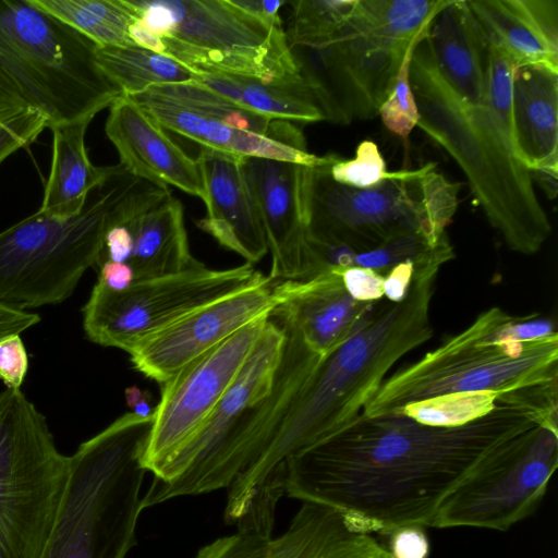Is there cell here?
I'll return each instance as SVG.
<instances>
[{
    "label": "cell",
    "instance_id": "cell-1",
    "mask_svg": "<svg viewBox=\"0 0 558 558\" xmlns=\"http://www.w3.org/2000/svg\"><path fill=\"white\" fill-rule=\"evenodd\" d=\"M535 426L541 425L525 411L499 401L486 415L458 426L361 413L287 458L284 494L331 508L372 534L429 527L463 480L507 441Z\"/></svg>",
    "mask_w": 558,
    "mask_h": 558
},
{
    "label": "cell",
    "instance_id": "cell-2",
    "mask_svg": "<svg viewBox=\"0 0 558 558\" xmlns=\"http://www.w3.org/2000/svg\"><path fill=\"white\" fill-rule=\"evenodd\" d=\"M453 257L446 239L415 265L402 301L383 298L368 306L349 336L323 357L263 454L235 480L240 495L257 497L278 490L288 457L354 421L392 366L432 338L436 279Z\"/></svg>",
    "mask_w": 558,
    "mask_h": 558
},
{
    "label": "cell",
    "instance_id": "cell-3",
    "mask_svg": "<svg viewBox=\"0 0 558 558\" xmlns=\"http://www.w3.org/2000/svg\"><path fill=\"white\" fill-rule=\"evenodd\" d=\"M323 357L270 314L235 379L197 436L142 497L143 508L228 488L263 454Z\"/></svg>",
    "mask_w": 558,
    "mask_h": 558
},
{
    "label": "cell",
    "instance_id": "cell-4",
    "mask_svg": "<svg viewBox=\"0 0 558 558\" xmlns=\"http://www.w3.org/2000/svg\"><path fill=\"white\" fill-rule=\"evenodd\" d=\"M417 105V126L442 147L465 174L487 220L509 250L534 255L551 234L550 221L530 171L485 105L460 96L442 77L427 36L413 49L409 73Z\"/></svg>",
    "mask_w": 558,
    "mask_h": 558
},
{
    "label": "cell",
    "instance_id": "cell-5",
    "mask_svg": "<svg viewBox=\"0 0 558 558\" xmlns=\"http://www.w3.org/2000/svg\"><path fill=\"white\" fill-rule=\"evenodd\" d=\"M448 0H359L349 22L317 45L289 44L299 75L324 120L378 116L407 54Z\"/></svg>",
    "mask_w": 558,
    "mask_h": 558
},
{
    "label": "cell",
    "instance_id": "cell-6",
    "mask_svg": "<svg viewBox=\"0 0 558 558\" xmlns=\"http://www.w3.org/2000/svg\"><path fill=\"white\" fill-rule=\"evenodd\" d=\"M154 415L124 413L70 456L65 488L40 558H125L136 545Z\"/></svg>",
    "mask_w": 558,
    "mask_h": 558
},
{
    "label": "cell",
    "instance_id": "cell-7",
    "mask_svg": "<svg viewBox=\"0 0 558 558\" xmlns=\"http://www.w3.org/2000/svg\"><path fill=\"white\" fill-rule=\"evenodd\" d=\"M96 47L29 0H0V112L31 109L49 129L94 119L123 95Z\"/></svg>",
    "mask_w": 558,
    "mask_h": 558
},
{
    "label": "cell",
    "instance_id": "cell-8",
    "mask_svg": "<svg viewBox=\"0 0 558 558\" xmlns=\"http://www.w3.org/2000/svg\"><path fill=\"white\" fill-rule=\"evenodd\" d=\"M512 316L498 306L480 313L463 330L386 377L362 413L388 415L459 393L490 392L499 399L558 381V333L536 341L513 340L507 333Z\"/></svg>",
    "mask_w": 558,
    "mask_h": 558
},
{
    "label": "cell",
    "instance_id": "cell-9",
    "mask_svg": "<svg viewBox=\"0 0 558 558\" xmlns=\"http://www.w3.org/2000/svg\"><path fill=\"white\" fill-rule=\"evenodd\" d=\"M337 156L328 154L323 163L302 167L307 239L362 252L408 233H423L434 244L446 235L461 184L437 172L434 162L389 172L374 187L354 189L332 180L329 170Z\"/></svg>",
    "mask_w": 558,
    "mask_h": 558
},
{
    "label": "cell",
    "instance_id": "cell-10",
    "mask_svg": "<svg viewBox=\"0 0 558 558\" xmlns=\"http://www.w3.org/2000/svg\"><path fill=\"white\" fill-rule=\"evenodd\" d=\"M141 181L117 165L81 214L57 218L38 210L0 232V305L28 311L66 300L96 266L106 230Z\"/></svg>",
    "mask_w": 558,
    "mask_h": 558
},
{
    "label": "cell",
    "instance_id": "cell-11",
    "mask_svg": "<svg viewBox=\"0 0 558 558\" xmlns=\"http://www.w3.org/2000/svg\"><path fill=\"white\" fill-rule=\"evenodd\" d=\"M158 35L163 53L199 72L272 84L302 82L282 24L266 23L231 0H130Z\"/></svg>",
    "mask_w": 558,
    "mask_h": 558
},
{
    "label": "cell",
    "instance_id": "cell-12",
    "mask_svg": "<svg viewBox=\"0 0 558 558\" xmlns=\"http://www.w3.org/2000/svg\"><path fill=\"white\" fill-rule=\"evenodd\" d=\"M70 456L21 389L0 393V558H40L65 488Z\"/></svg>",
    "mask_w": 558,
    "mask_h": 558
},
{
    "label": "cell",
    "instance_id": "cell-13",
    "mask_svg": "<svg viewBox=\"0 0 558 558\" xmlns=\"http://www.w3.org/2000/svg\"><path fill=\"white\" fill-rule=\"evenodd\" d=\"M163 130L201 147L235 158H262L314 167L322 157L306 148L302 131L291 121L250 111L198 83L154 86L128 96Z\"/></svg>",
    "mask_w": 558,
    "mask_h": 558
},
{
    "label": "cell",
    "instance_id": "cell-14",
    "mask_svg": "<svg viewBox=\"0 0 558 558\" xmlns=\"http://www.w3.org/2000/svg\"><path fill=\"white\" fill-rule=\"evenodd\" d=\"M265 278L250 263L227 269L199 263L178 274L136 280L122 291L96 282L82 308L84 331L96 344L129 352L194 308Z\"/></svg>",
    "mask_w": 558,
    "mask_h": 558
},
{
    "label": "cell",
    "instance_id": "cell-15",
    "mask_svg": "<svg viewBox=\"0 0 558 558\" xmlns=\"http://www.w3.org/2000/svg\"><path fill=\"white\" fill-rule=\"evenodd\" d=\"M558 466V429L535 426L488 457L445 499L429 527L507 532L530 517Z\"/></svg>",
    "mask_w": 558,
    "mask_h": 558
},
{
    "label": "cell",
    "instance_id": "cell-16",
    "mask_svg": "<svg viewBox=\"0 0 558 558\" xmlns=\"http://www.w3.org/2000/svg\"><path fill=\"white\" fill-rule=\"evenodd\" d=\"M268 316L246 325L160 385L143 460L154 478H161L201 432L248 357Z\"/></svg>",
    "mask_w": 558,
    "mask_h": 558
},
{
    "label": "cell",
    "instance_id": "cell-17",
    "mask_svg": "<svg viewBox=\"0 0 558 558\" xmlns=\"http://www.w3.org/2000/svg\"><path fill=\"white\" fill-rule=\"evenodd\" d=\"M284 296L286 280L266 276L146 336L128 352L131 363L138 373L162 385L246 325L270 315Z\"/></svg>",
    "mask_w": 558,
    "mask_h": 558
},
{
    "label": "cell",
    "instance_id": "cell-18",
    "mask_svg": "<svg viewBox=\"0 0 558 558\" xmlns=\"http://www.w3.org/2000/svg\"><path fill=\"white\" fill-rule=\"evenodd\" d=\"M206 558H392L373 534L338 511L305 502L279 535L239 532L220 537Z\"/></svg>",
    "mask_w": 558,
    "mask_h": 558
},
{
    "label": "cell",
    "instance_id": "cell-19",
    "mask_svg": "<svg viewBox=\"0 0 558 558\" xmlns=\"http://www.w3.org/2000/svg\"><path fill=\"white\" fill-rule=\"evenodd\" d=\"M300 165L242 158L241 168L271 255L274 280H310L317 276L301 203Z\"/></svg>",
    "mask_w": 558,
    "mask_h": 558
},
{
    "label": "cell",
    "instance_id": "cell-20",
    "mask_svg": "<svg viewBox=\"0 0 558 558\" xmlns=\"http://www.w3.org/2000/svg\"><path fill=\"white\" fill-rule=\"evenodd\" d=\"M105 131L128 172L153 184L174 186L207 204L203 173L154 119L128 96L110 105Z\"/></svg>",
    "mask_w": 558,
    "mask_h": 558
},
{
    "label": "cell",
    "instance_id": "cell-21",
    "mask_svg": "<svg viewBox=\"0 0 558 558\" xmlns=\"http://www.w3.org/2000/svg\"><path fill=\"white\" fill-rule=\"evenodd\" d=\"M196 159L208 197L207 215L197 221L198 228L246 263L259 262L268 244L241 159L204 147Z\"/></svg>",
    "mask_w": 558,
    "mask_h": 558
},
{
    "label": "cell",
    "instance_id": "cell-22",
    "mask_svg": "<svg viewBox=\"0 0 558 558\" xmlns=\"http://www.w3.org/2000/svg\"><path fill=\"white\" fill-rule=\"evenodd\" d=\"M488 45L515 66L541 64L558 70L557 0H468Z\"/></svg>",
    "mask_w": 558,
    "mask_h": 558
},
{
    "label": "cell",
    "instance_id": "cell-23",
    "mask_svg": "<svg viewBox=\"0 0 558 558\" xmlns=\"http://www.w3.org/2000/svg\"><path fill=\"white\" fill-rule=\"evenodd\" d=\"M341 272L327 270L310 280H286L284 300L271 312L292 324L322 357L349 336L372 304L348 293Z\"/></svg>",
    "mask_w": 558,
    "mask_h": 558
},
{
    "label": "cell",
    "instance_id": "cell-24",
    "mask_svg": "<svg viewBox=\"0 0 558 558\" xmlns=\"http://www.w3.org/2000/svg\"><path fill=\"white\" fill-rule=\"evenodd\" d=\"M512 148L529 171L558 173V70L541 64L515 68Z\"/></svg>",
    "mask_w": 558,
    "mask_h": 558
},
{
    "label": "cell",
    "instance_id": "cell-25",
    "mask_svg": "<svg viewBox=\"0 0 558 558\" xmlns=\"http://www.w3.org/2000/svg\"><path fill=\"white\" fill-rule=\"evenodd\" d=\"M427 40L446 82L468 101L484 104L488 43L468 0H448L435 15Z\"/></svg>",
    "mask_w": 558,
    "mask_h": 558
},
{
    "label": "cell",
    "instance_id": "cell-26",
    "mask_svg": "<svg viewBox=\"0 0 558 558\" xmlns=\"http://www.w3.org/2000/svg\"><path fill=\"white\" fill-rule=\"evenodd\" d=\"M124 222L133 238L129 265L135 281L178 274L201 263L190 251L183 205L172 194Z\"/></svg>",
    "mask_w": 558,
    "mask_h": 558
},
{
    "label": "cell",
    "instance_id": "cell-27",
    "mask_svg": "<svg viewBox=\"0 0 558 558\" xmlns=\"http://www.w3.org/2000/svg\"><path fill=\"white\" fill-rule=\"evenodd\" d=\"M92 120L51 128L52 158L39 211L57 218L81 214L89 194L112 173L114 166L97 167L89 160L85 135Z\"/></svg>",
    "mask_w": 558,
    "mask_h": 558
},
{
    "label": "cell",
    "instance_id": "cell-28",
    "mask_svg": "<svg viewBox=\"0 0 558 558\" xmlns=\"http://www.w3.org/2000/svg\"><path fill=\"white\" fill-rule=\"evenodd\" d=\"M195 83L266 118L303 123L324 120L303 82L272 84L228 73L199 72Z\"/></svg>",
    "mask_w": 558,
    "mask_h": 558
},
{
    "label": "cell",
    "instance_id": "cell-29",
    "mask_svg": "<svg viewBox=\"0 0 558 558\" xmlns=\"http://www.w3.org/2000/svg\"><path fill=\"white\" fill-rule=\"evenodd\" d=\"M96 62L124 96L141 94L154 86L195 83L199 72L165 53L136 45L96 47Z\"/></svg>",
    "mask_w": 558,
    "mask_h": 558
},
{
    "label": "cell",
    "instance_id": "cell-30",
    "mask_svg": "<svg viewBox=\"0 0 558 558\" xmlns=\"http://www.w3.org/2000/svg\"><path fill=\"white\" fill-rule=\"evenodd\" d=\"M86 36L98 47L134 46L131 25L138 16L130 0H29Z\"/></svg>",
    "mask_w": 558,
    "mask_h": 558
},
{
    "label": "cell",
    "instance_id": "cell-31",
    "mask_svg": "<svg viewBox=\"0 0 558 558\" xmlns=\"http://www.w3.org/2000/svg\"><path fill=\"white\" fill-rule=\"evenodd\" d=\"M288 3L291 7L286 31L289 44L317 45L341 31L359 0H295Z\"/></svg>",
    "mask_w": 558,
    "mask_h": 558
},
{
    "label": "cell",
    "instance_id": "cell-32",
    "mask_svg": "<svg viewBox=\"0 0 558 558\" xmlns=\"http://www.w3.org/2000/svg\"><path fill=\"white\" fill-rule=\"evenodd\" d=\"M498 396L490 392L459 393L409 404L392 414L435 426H458L493 411Z\"/></svg>",
    "mask_w": 558,
    "mask_h": 558
},
{
    "label": "cell",
    "instance_id": "cell-33",
    "mask_svg": "<svg viewBox=\"0 0 558 558\" xmlns=\"http://www.w3.org/2000/svg\"><path fill=\"white\" fill-rule=\"evenodd\" d=\"M515 64L498 47L488 45L484 104L512 145V89ZM513 149V148H512Z\"/></svg>",
    "mask_w": 558,
    "mask_h": 558
},
{
    "label": "cell",
    "instance_id": "cell-34",
    "mask_svg": "<svg viewBox=\"0 0 558 558\" xmlns=\"http://www.w3.org/2000/svg\"><path fill=\"white\" fill-rule=\"evenodd\" d=\"M441 239L434 244L420 232L403 234L372 250L356 252L353 256V266L384 275L404 262L417 264L434 251Z\"/></svg>",
    "mask_w": 558,
    "mask_h": 558
},
{
    "label": "cell",
    "instance_id": "cell-35",
    "mask_svg": "<svg viewBox=\"0 0 558 558\" xmlns=\"http://www.w3.org/2000/svg\"><path fill=\"white\" fill-rule=\"evenodd\" d=\"M329 172L337 183L354 189L374 187L389 174L378 146L371 140L357 145L354 159L337 156Z\"/></svg>",
    "mask_w": 558,
    "mask_h": 558
},
{
    "label": "cell",
    "instance_id": "cell-36",
    "mask_svg": "<svg viewBox=\"0 0 558 558\" xmlns=\"http://www.w3.org/2000/svg\"><path fill=\"white\" fill-rule=\"evenodd\" d=\"M412 52L413 50L404 58L395 84L378 112L384 125L403 140H407L413 129L417 126L420 120L417 105L409 80Z\"/></svg>",
    "mask_w": 558,
    "mask_h": 558
},
{
    "label": "cell",
    "instance_id": "cell-37",
    "mask_svg": "<svg viewBox=\"0 0 558 558\" xmlns=\"http://www.w3.org/2000/svg\"><path fill=\"white\" fill-rule=\"evenodd\" d=\"M46 128V120L34 110L0 112V163L19 149L28 147Z\"/></svg>",
    "mask_w": 558,
    "mask_h": 558
},
{
    "label": "cell",
    "instance_id": "cell-38",
    "mask_svg": "<svg viewBox=\"0 0 558 558\" xmlns=\"http://www.w3.org/2000/svg\"><path fill=\"white\" fill-rule=\"evenodd\" d=\"M28 371V355L19 333L0 338V380L11 389H20Z\"/></svg>",
    "mask_w": 558,
    "mask_h": 558
},
{
    "label": "cell",
    "instance_id": "cell-39",
    "mask_svg": "<svg viewBox=\"0 0 558 558\" xmlns=\"http://www.w3.org/2000/svg\"><path fill=\"white\" fill-rule=\"evenodd\" d=\"M348 293L362 303H374L384 298V276L372 269L352 266L341 272Z\"/></svg>",
    "mask_w": 558,
    "mask_h": 558
},
{
    "label": "cell",
    "instance_id": "cell-40",
    "mask_svg": "<svg viewBox=\"0 0 558 558\" xmlns=\"http://www.w3.org/2000/svg\"><path fill=\"white\" fill-rule=\"evenodd\" d=\"M387 549L392 558H428L429 541L425 527L402 526L389 534Z\"/></svg>",
    "mask_w": 558,
    "mask_h": 558
},
{
    "label": "cell",
    "instance_id": "cell-41",
    "mask_svg": "<svg viewBox=\"0 0 558 558\" xmlns=\"http://www.w3.org/2000/svg\"><path fill=\"white\" fill-rule=\"evenodd\" d=\"M414 270L415 263L404 262L385 272L384 298L395 303L402 301L411 286Z\"/></svg>",
    "mask_w": 558,
    "mask_h": 558
},
{
    "label": "cell",
    "instance_id": "cell-42",
    "mask_svg": "<svg viewBox=\"0 0 558 558\" xmlns=\"http://www.w3.org/2000/svg\"><path fill=\"white\" fill-rule=\"evenodd\" d=\"M97 267L99 270L97 282L110 290H125L135 281L134 271L129 264L105 260Z\"/></svg>",
    "mask_w": 558,
    "mask_h": 558
},
{
    "label": "cell",
    "instance_id": "cell-43",
    "mask_svg": "<svg viewBox=\"0 0 558 558\" xmlns=\"http://www.w3.org/2000/svg\"><path fill=\"white\" fill-rule=\"evenodd\" d=\"M40 322L37 313L0 305V338L21 333Z\"/></svg>",
    "mask_w": 558,
    "mask_h": 558
},
{
    "label": "cell",
    "instance_id": "cell-44",
    "mask_svg": "<svg viewBox=\"0 0 558 558\" xmlns=\"http://www.w3.org/2000/svg\"><path fill=\"white\" fill-rule=\"evenodd\" d=\"M242 11L269 24H282L280 8L288 1L282 0H231Z\"/></svg>",
    "mask_w": 558,
    "mask_h": 558
},
{
    "label": "cell",
    "instance_id": "cell-45",
    "mask_svg": "<svg viewBox=\"0 0 558 558\" xmlns=\"http://www.w3.org/2000/svg\"><path fill=\"white\" fill-rule=\"evenodd\" d=\"M125 401L131 412L140 417H150L154 415L156 407L151 404V395L149 391L142 390L137 386H131L125 389Z\"/></svg>",
    "mask_w": 558,
    "mask_h": 558
},
{
    "label": "cell",
    "instance_id": "cell-46",
    "mask_svg": "<svg viewBox=\"0 0 558 558\" xmlns=\"http://www.w3.org/2000/svg\"><path fill=\"white\" fill-rule=\"evenodd\" d=\"M130 37L138 47L154 52L163 53V45L160 37L145 26L140 20H136L131 25Z\"/></svg>",
    "mask_w": 558,
    "mask_h": 558
},
{
    "label": "cell",
    "instance_id": "cell-47",
    "mask_svg": "<svg viewBox=\"0 0 558 558\" xmlns=\"http://www.w3.org/2000/svg\"><path fill=\"white\" fill-rule=\"evenodd\" d=\"M532 180L538 182L548 198L554 199L557 195V172L530 171Z\"/></svg>",
    "mask_w": 558,
    "mask_h": 558
}]
</instances>
